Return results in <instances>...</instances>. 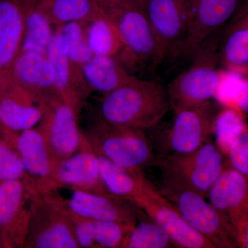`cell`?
Masks as SVG:
<instances>
[{
	"label": "cell",
	"instance_id": "cell-19",
	"mask_svg": "<svg viewBox=\"0 0 248 248\" xmlns=\"http://www.w3.org/2000/svg\"><path fill=\"white\" fill-rule=\"evenodd\" d=\"M97 156L102 182L110 195L128 201L140 208L145 202L159 193L143 172L128 170L104 156Z\"/></svg>",
	"mask_w": 248,
	"mask_h": 248
},
{
	"label": "cell",
	"instance_id": "cell-4",
	"mask_svg": "<svg viewBox=\"0 0 248 248\" xmlns=\"http://www.w3.org/2000/svg\"><path fill=\"white\" fill-rule=\"evenodd\" d=\"M215 35L193 53L190 66L168 85L166 91L173 111L200 105L215 98L220 78Z\"/></svg>",
	"mask_w": 248,
	"mask_h": 248
},
{
	"label": "cell",
	"instance_id": "cell-34",
	"mask_svg": "<svg viewBox=\"0 0 248 248\" xmlns=\"http://www.w3.org/2000/svg\"><path fill=\"white\" fill-rule=\"evenodd\" d=\"M226 156L233 169L248 177V125L232 143Z\"/></svg>",
	"mask_w": 248,
	"mask_h": 248
},
{
	"label": "cell",
	"instance_id": "cell-37",
	"mask_svg": "<svg viewBox=\"0 0 248 248\" xmlns=\"http://www.w3.org/2000/svg\"><path fill=\"white\" fill-rule=\"evenodd\" d=\"M248 27V13L241 17L235 18L232 24L228 28Z\"/></svg>",
	"mask_w": 248,
	"mask_h": 248
},
{
	"label": "cell",
	"instance_id": "cell-39",
	"mask_svg": "<svg viewBox=\"0 0 248 248\" xmlns=\"http://www.w3.org/2000/svg\"><path fill=\"white\" fill-rule=\"evenodd\" d=\"M126 1H129V2H133V1H134V0H126Z\"/></svg>",
	"mask_w": 248,
	"mask_h": 248
},
{
	"label": "cell",
	"instance_id": "cell-17",
	"mask_svg": "<svg viewBox=\"0 0 248 248\" xmlns=\"http://www.w3.org/2000/svg\"><path fill=\"white\" fill-rule=\"evenodd\" d=\"M140 209L164 230L174 248H215L187 223L176 207L159 192L142 204Z\"/></svg>",
	"mask_w": 248,
	"mask_h": 248
},
{
	"label": "cell",
	"instance_id": "cell-10",
	"mask_svg": "<svg viewBox=\"0 0 248 248\" xmlns=\"http://www.w3.org/2000/svg\"><path fill=\"white\" fill-rule=\"evenodd\" d=\"M207 199L237 243L238 233L248 221V177L227 163Z\"/></svg>",
	"mask_w": 248,
	"mask_h": 248
},
{
	"label": "cell",
	"instance_id": "cell-6",
	"mask_svg": "<svg viewBox=\"0 0 248 248\" xmlns=\"http://www.w3.org/2000/svg\"><path fill=\"white\" fill-rule=\"evenodd\" d=\"M159 193L172 203L195 231L215 248H237L234 236L205 197L184 184L162 176Z\"/></svg>",
	"mask_w": 248,
	"mask_h": 248
},
{
	"label": "cell",
	"instance_id": "cell-14",
	"mask_svg": "<svg viewBox=\"0 0 248 248\" xmlns=\"http://www.w3.org/2000/svg\"><path fill=\"white\" fill-rule=\"evenodd\" d=\"M7 73L16 84L46 104L60 98L55 71L47 55L20 52Z\"/></svg>",
	"mask_w": 248,
	"mask_h": 248
},
{
	"label": "cell",
	"instance_id": "cell-3",
	"mask_svg": "<svg viewBox=\"0 0 248 248\" xmlns=\"http://www.w3.org/2000/svg\"><path fill=\"white\" fill-rule=\"evenodd\" d=\"M97 155L133 172H143L155 161L153 146L144 130L124 128L108 123L98 114L82 131Z\"/></svg>",
	"mask_w": 248,
	"mask_h": 248
},
{
	"label": "cell",
	"instance_id": "cell-28",
	"mask_svg": "<svg viewBox=\"0 0 248 248\" xmlns=\"http://www.w3.org/2000/svg\"><path fill=\"white\" fill-rule=\"evenodd\" d=\"M53 27L41 6L40 0L31 8L26 17L21 52H32L46 55L55 34Z\"/></svg>",
	"mask_w": 248,
	"mask_h": 248
},
{
	"label": "cell",
	"instance_id": "cell-9",
	"mask_svg": "<svg viewBox=\"0 0 248 248\" xmlns=\"http://www.w3.org/2000/svg\"><path fill=\"white\" fill-rule=\"evenodd\" d=\"M130 3L146 14L165 58L184 55L187 40L186 0H134Z\"/></svg>",
	"mask_w": 248,
	"mask_h": 248
},
{
	"label": "cell",
	"instance_id": "cell-31",
	"mask_svg": "<svg viewBox=\"0 0 248 248\" xmlns=\"http://www.w3.org/2000/svg\"><path fill=\"white\" fill-rule=\"evenodd\" d=\"M134 226L124 241L122 248H174L164 230L148 217Z\"/></svg>",
	"mask_w": 248,
	"mask_h": 248
},
{
	"label": "cell",
	"instance_id": "cell-8",
	"mask_svg": "<svg viewBox=\"0 0 248 248\" xmlns=\"http://www.w3.org/2000/svg\"><path fill=\"white\" fill-rule=\"evenodd\" d=\"M78 112L60 99L48 104L37 128L45 139L55 169L60 161L75 154L84 141Z\"/></svg>",
	"mask_w": 248,
	"mask_h": 248
},
{
	"label": "cell",
	"instance_id": "cell-23",
	"mask_svg": "<svg viewBox=\"0 0 248 248\" xmlns=\"http://www.w3.org/2000/svg\"><path fill=\"white\" fill-rule=\"evenodd\" d=\"M81 70L91 91L103 94L124 86L135 77L117 57L93 55L81 65Z\"/></svg>",
	"mask_w": 248,
	"mask_h": 248
},
{
	"label": "cell",
	"instance_id": "cell-20",
	"mask_svg": "<svg viewBox=\"0 0 248 248\" xmlns=\"http://www.w3.org/2000/svg\"><path fill=\"white\" fill-rule=\"evenodd\" d=\"M55 71V82L59 96L80 113L91 90L85 82L81 66L59 53L53 39L46 53Z\"/></svg>",
	"mask_w": 248,
	"mask_h": 248
},
{
	"label": "cell",
	"instance_id": "cell-11",
	"mask_svg": "<svg viewBox=\"0 0 248 248\" xmlns=\"http://www.w3.org/2000/svg\"><path fill=\"white\" fill-rule=\"evenodd\" d=\"M165 143L168 153L195 151L211 140L216 112L210 102L174 110Z\"/></svg>",
	"mask_w": 248,
	"mask_h": 248
},
{
	"label": "cell",
	"instance_id": "cell-1",
	"mask_svg": "<svg viewBox=\"0 0 248 248\" xmlns=\"http://www.w3.org/2000/svg\"><path fill=\"white\" fill-rule=\"evenodd\" d=\"M170 109L166 89L157 81L135 76L124 86L104 94L99 115L112 125L145 130L159 124Z\"/></svg>",
	"mask_w": 248,
	"mask_h": 248
},
{
	"label": "cell",
	"instance_id": "cell-29",
	"mask_svg": "<svg viewBox=\"0 0 248 248\" xmlns=\"http://www.w3.org/2000/svg\"><path fill=\"white\" fill-rule=\"evenodd\" d=\"M218 58L226 69L248 73V27L228 28Z\"/></svg>",
	"mask_w": 248,
	"mask_h": 248
},
{
	"label": "cell",
	"instance_id": "cell-13",
	"mask_svg": "<svg viewBox=\"0 0 248 248\" xmlns=\"http://www.w3.org/2000/svg\"><path fill=\"white\" fill-rule=\"evenodd\" d=\"M71 199L65 200L75 216L86 219L115 221L135 225L141 209L128 201L107 194L73 190Z\"/></svg>",
	"mask_w": 248,
	"mask_h": 248
},
{
	"label": "cell",
	"instance_id": "cell-22",
	"mask_svg": "<svg viewBox=\"0 0 248 248\" xmlns=\"http://www.w3.org/2000/svg\"><path fill=\"white\" fill-rule=\"evenodd\" d=\"M47 107L48 104L22 89L18 97L5 96L0 99V122L14 131L33 128L43 118Z\"/></svg>",
	"mask_w": 248,
	"mask_h": 248
},
{
	"label": "cell",
	"instance_id": "cell-15",
	"mask_svg": "<svg viewBox=\"0 0 248 248\" xmlns=\"http://www.w3.org/2000/svg\"><path fill=\"white\" fill-rule=\"evenodd\" d=\"M16 150L35 192L48 193L58 190L55 165L38 129L21 132L16 141Z\"/></svg>",
	"mask_w": 248,
	"mask_h": 248
},
{
	"label": "cell",
	"instance_id": "cell-26",
	"mask_svg": "<svg viewBox=\"0 0 248 248\" xmlns=\"http://www.w3.org/2000/svg\"><path fill=\"white\" fill-rule=\"evenodd\" d=\"M41 6L55 27L88 22L100 13L96 0H41Z\"/></svg>",
	"mask_w": 248,
	"mask_h": 248
},
{
	"label": "cell",
	"instance_id": "cell-33",
	"mask_svg": "<svg viewBox=\"0 0 248 248\" xmlns=\"http://www.w3.org/2000/svg\"><path fill=\"white\" fill-rule=\"evenodd\" d=\"M24 177L29 179L17 150L0 142V181L22 180Z\"/></svg>",
	"mask_w": 248,
	"mask_h": 248
},
{
	"label": "cell",
	"instance_id": "cell-16",
	"mask_svg": "<svg viewBox=\"0 0 248 248\" xmlns=\"http://www.w3.org/2000/svg\"><path fill=\"white\" fill-rule=\"evenodd\" d=\"M55 177L58 188L68 187L73 190L110 195L102 182L97 155L85 138L75 154L59 163Z\"/></svg>",
	"mask_w": 248,
	"mask_h": 248
},
{
	"label": "cell",
	"instance_id": "cell-25",
	"mask_svg": "<svg viewBox=\"0 0 248 248\" xmlns=\"http://www.w3.org/2000/svg\"><path fill=\"white\" fill-rule=\"evenodd\" d=\"M83 24L93 55L119 58L123 51V42L118 31L107 16L100 11L97 16Z\"/></svg>",
	"mask_w": 248,
	"mask_h": 248
},
{
	"label": "cell",
	"instance_id": "cell-38",
	"mask_svg": "<svg viewBox=\"0 0 248 248\" xmlns=\"http://www.w3.org/2000/svg\"><path fill=\"white\" fill-rule=\"evenodd\" d=\"M248 0L246 1V2L244 3V4H243V6H241V8H240L239 11H238L237 14L235 15L234 16V19L235 18H238L241 17V16H244V15L248 14Z\"/></svg>",
	"mask_w": 248,
	"mask_h": 248
},
{
	"label": "cell",
	"instance_id": "cell-18",
	"mask_svg": "<svg viewBox=\"0 0 248 248\" xmlns=\"http://www.w3.org/2000/svg\"><path fill=\"white\" fill-rule=\"evenodd\" d=\"M40 0H0V73L7 72L22 50L26 17Z\"/></svg>",
	"mask_w": 248,
	"mask_h": 248
},
{
	"label": "cell",
	"instance_id": "cell-35",
	"mask_svg": "<svg viewBox=\"0 0 248 248\" xmlns=\"http://www.w3.org/2000/svg\"><path fill=\"white\" fill-rule=\"evenodd\" d=\"M235 108L243 114H248V79H246L244 87L236 99Z\"/></svg>",
	"mask_w": 248,
	"mask_h": 248
},
{
	"label": "cell",
	"instance_id": "cell-2",
	"mask_svg": "<svg viewBox=\"0 0 248 248\" xmlns=\"http://www.w3.org/2000/svg\"><path fill=\"white\" fill-rule=\"evenodd\" d=\"M96 1L120 33L124 49L118 58L129 71L155 67L164 60L159 39L142 10L126 0Z\"/></svg>",
	"mask_w": 248,
	"mask_h": 248
},
{
	"label": "cell",
	"instance_id": "cell-24",
	"mask_svg": "<svg viewBox=\"0 0 248 248\" xmlns=\"http://www.w3.org/2000/svg\"><path fill=\"white\" fill-rule=\"evenodd\" d=\"M33 192L32 186L24 181L0 183V228L10 229L19 221L29 226L31 208L25 210L24 204Z\"/></svg>",
	"mask_w": 248,
	"mask_h": 248
},
{
	"label": "cell",
	"instance_id": "cell-12",
	"mask_svg": "<svg viewBox=\"0 0 248 248\" xmlns=\"http://www.w3.org/2000/svg\"><path fill=\"white\" fill-rule=\"evenodd\" d=\"M241 0H186L187 40L184 55L192 56L239 11Z\"/></svg>",
	"mask_w": 248,
	"mask_h": 248
},
{
	"label": "cell",
	"instance_id": "cell-5",
	"mask_svg": "<svg viewBox=\"0 0 248 248\" xmlns=\"http://www.w3.org/2000/svg\"><path fill=\"white\" fill-rule=\"evenodd\" d=\"M26 242L33 248H79L71 213L55 191L32 193Z\"/></svg>",
	"mask_w": 248,
	"mask_h": 248
},
{
	"label": "cell",
	"instance_id": "cell-36",
	"mask_svg": "<svg viewBox=\"0 0 248 248\" xmlns=\"http://www.w3.org/2000/svg\"><path fill=\"white\" fill-rule=\"evenodd\" d=\"M238 247L248 248V221L241 227L237 235Z\"/></svg>",
	"mask_w": 248,
	"mask_h": 248
},
{
	"label": "cell",
	"instance_id": "cell-7",
	"mask_svg": "<svg viewBox=\"0 0 248 248\" xmlns=\"http://www.w3.org/2000/svg\"><path fill=\"white\" fill-rule=\"evenodd\" d=\"M155 163L161 169L162 176L184 184L207 199L228 159L216 143L210 140L195 151L168 153Z\"/></svg>",
	"mask_w": 248,
	"mask_h": 248
},
{
	"label": "cell",
	"instance_id": "cell-30",
	"mask_svg": "<svg viewBox=\"0 0 248 248\" xmlns=\"http://www.w3.org/2000/svg\"><path fill=\"white\" fill-rule=\"evenodd\" d=\"M244 114L234 108L223 107L215 115L213 135L217 146L227 155L230 147L247 127Z\"/></svg>",
	"mask_w": 248,
	"mask_h": 248
},
{
	"label": "cell",
	"instance_id": "cell-27",
	"mask_svg": "<svg viewBox=\"0 0 248 248\" xmlns=\"http://www.w3.org/2000/svg\"><path fill=\"white\" fill-rule=\"evenodd\" d=\"M53 42L59 53L79 66L93 58L83 23L70 22L55 27Z\"/></svg>",
	"mask_w": 248,
	"mask_h": 248
},
{
	"label": "cell",
	"instance_id": "cell-21",
	"mask_svg": "<svg viewBox=\"0 0 248 248\" xmlns=\"http://www.w3.org/2000/svg\"><path fill=\"white\" fill-rule=\"evenodd\" d=\"M70 213L79 248H122L125 238L135 226L120 222L86 219Z\"/></svg>",
	"mask_w": 248,
	"mask_h": 248
},
{
	"label": "cell",
	"instance_id": "cell-32",
	"mask_svg": "<svg viewBox=\"0 0 248 248\" xmlns=\"http://www.w3.org/2000/svg\"><path fill=\"white\" fill-rule=\"evenodd\" d=\"M244 75L230 70H220L219 81L214 99L223 107L235 108V102L246 81Z\"/></svg>",
	"mask_w": 248,
	"mask_h": 248
}]
</instances>
